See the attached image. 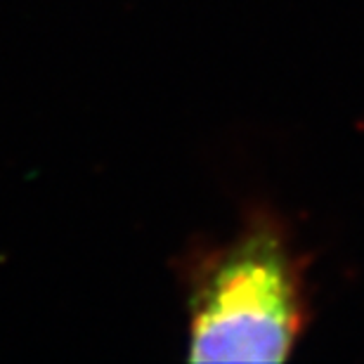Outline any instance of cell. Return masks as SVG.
Returning a JSON list of instances; mask_svg holds the SVG:
<instances>
[{"instance_id": "obj_1", "label": "cell", "mask_w": 364, "mask_h": 364, "mask_svg": "<svg viewBox=\"0 0 364 364\" xmlns=\"http://www.w3.org/2000/svg\"><path fill=\"white\" fill-rule=\"evenodd\" d=\"M308 324L305 265L287 230L258 218L210 256L189 298V362H284Z\"/></svg>"}]
</instances>
